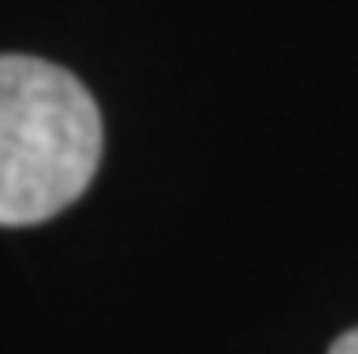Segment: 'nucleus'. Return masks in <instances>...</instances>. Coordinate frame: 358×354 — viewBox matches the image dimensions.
<instances>
[{"mask_svg": "<svg viewBox=\"0 0 358 354\" xmlns=\"http://www.w3.org/2000/svg\"><path fill=\"white\" fill-rule=\"evenodd\" d=\"M329 354H358V329H350L345 337H337V346Z\"/></svg>", "mask_w": 358, "mask_h": 354, "instance_id": "nucleus-2", "label": "nucleus"}, {"mask_svg": "<svg viewBox=\"0 0 358 354\" xmlns=\"http://www.w3.org/2000/svg\"><path fill=\"white\" fill-rule=\"evenodd\" d=\"M99 158L94 94L52 60L0 56V227H34L69 209Z\"/></svg>", "mask_w": 358, "mask_h": 354, "instance_id": "nucleus-1", "label": "nucleus"}]
</instances>
